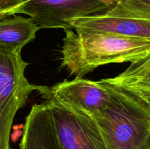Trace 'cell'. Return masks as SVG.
<instances>
[{
  "instance_id": "1",
  "label": "cell",
  "mask_w": 150,
  "mask_h": 149,
  "mask_svg": "<svg viewBox=\"0 0 150 149\" xmlns=\"http://www.w3.org/2000/svg\"><path fill=\"white\" fill-rule=\"evenodd\" d=\"M62 66L83 78L97 67L113 63L134 62L150 53V40L107 32L64 30Z\"/></svg>"
},
{
  "instance_id": "7",
  "label": "cell",
  "mask_w": 150,
  "mask_h": 149,
  "mask_svg": "<svg viewBox=\"0 0 150 149\" xmlns=\"http://www.w3.org/2000/svg\"><path fill=\"white\" fill-rule=\"evenodd\" d=\"M46 102L62 149H107L100 131L92 118L72 112L53 100Z\"/></svg>"
},
{
  "instance_id": "4",
  "label": "cell",
  "mask_w": 150,
  "mask_h": 149,
  "mask_svg": "<svg viewBox=\"0 0 150 149\" xmlns=\"http://www.w3.org/2000/svg\"><path fill=\"white\" fill-rule=\"evenodd\" d=\"M70 23L76 31L107 32L150 40V7L132 0H120L105 13L71 19Z\"/></svg>"
},
{
  "instance_id": "8",
  "label": "cell",
  "mask_w": 150,
  "mask_h": 149,
  "mask_svg": "<svg viewBox=\"0 0 150 149\" xmlns=\"http://www.w3.org/2000/svg\"><path fill=\"white\" fill-rule=\"evenodd\" d=\"M20 149H62L48 102L32 106L26 118Z\"/></svg>"
},
{
  "instance_id": "9",
  "label": "cell",
  "mask_w": 150,
  "mask_h": 149,
  "mask_svg": "<svg viewBox=\"0 0 150 149\" xmlns=\"http://www.w3.org/2000/svg\"><path fill=\"white\" fill-rule=\"evenodd\" d=\"M102 80L120 88L150 105V53L130 63L127 70L116 77Z\"/></svg>"
},
{
  "instance_id": "5",
  "label": "cell",
  "mask_w": 150,
  "mask_h": 149,
  "mask_svg": "<svg viewBox=\"0 0 150 149\" xmlns=\"http://www.w3.org/2000/svg\"><path fill=\"white\" fill-rule=\"evenodd\" d=\"M109 9L97 0H22L13 15H29L40 29L67 30L73 29L71 19L100 14Z\"/></svg>"
},
{
  "instance_id": "13",
  "label": "cell",
  "mask_w": 150,
  "mask_h": 149,
  "mask_svg": "<svg viewBox=\"0 0 150 149\" xmlns=\"http://www.w3.org/2000/svg\"><path fill=\"white\" fill-rule=\"evenodd\" d=\"M132 1L143 4V5L147 6V7H150V0H132Z\"/></svg>"
},
{
  "instance_id": "10",
  "label": "cell",
  "mask_w": 150,
  "mask_h": 149,
  "mask_svg": "<svg viewBox=\"0 0 150 149\" xmlns=\"http://www.w3.org/2000/svg\"><path fill=\"white\" fill-rule=\"evenodd\" d=\"M40 29L30 18L0 16V47L22 49L35 39Z\"/></svg>"
},
{
  "instance_id": "11",
  "label": "cell",
  "mask_w": 150,
  "mask_h": 149,
  "mask_svg": "<svg viewBox=\"0 0 150 149\" xmlns=\"http://www.w3.org/2000/svg\"><path fill=\"white\" fill-rule=\"evenodd\" d=\"M22 4V0H0V16L12 15Z\"/></svg>"
},
{
  "instance_id": "2",
  "label": "cell",
  "mask_w": 150,
  "mask_h": 149,
  "mask_svg": "<svg viewBox=\"0 0 150 149\" xmlns=\"http://www.w3.org/2000/svg\"><path fill=\"white\" fill-rule=\"evenodd\" d=\"M105 84L106 106L92 119L107 149H150V105L117 86Z\"/></svg>"
},
{
  "instance_id": "6",
  "label": "cell",
  "mask_w": 150,
  "mask_h": 149,
  "mask_svg": "<svg viewBox=\"0 0 150 149\" xmlns=\"http://www.w3.org/2000/svg\"><path fill=\"white\" fill-rule=\"evenodd\" d=\"M39 93L45 100H53L73 112L94 118L107 105L108 88L101 80L92 81L76 77L52 87L40 86Z\"/></svg>"
},
{
  "instance_id": "12",
  "label": "cell",
  "mask_w": 150,
  "mask_h": 149,
  "mask_svg": "<svg viewBox=\"0 0 150 149\" xmlns=\"http://www.w3.org/2000/svg\"><path fill=\"white\" fill-rule=\"evenodd\" d=\"M97 1H99L100 2L104 4L109 8H112L118 3L120 0H97Z\"/></svg>"
},
{
  "instance_id": "3",
  "label": "cell",
  "mask_w": 150,
  "mask_h": 149,
  "mask_svg": "<svg viewBox=\"0 0 150 149\" xmlns=\"http://www.w3.org/2000/svg\"><path fill=\"white\" fill-rule=\"evenodd\" d=\"M21 48L0 47V149H12L10 139L15 115L39 86L25 77L28 66Z\"/></svg>"
}]
</instances>
